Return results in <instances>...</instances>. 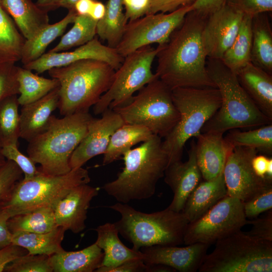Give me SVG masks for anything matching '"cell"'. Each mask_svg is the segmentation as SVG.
<instances>
[{
    "mask_svg": "<svg viewBox=\"0 0 272 272\" xmlns=\"http://www.w3.org/2000/svg\"><path fill=\"white\" fill-rule=\"evenodd\" d=\"M107 207L120 215V219L114 223L135 250L154 245L178 246L184 242L189 222L181 212L167 208L146 213L119 202Z\"/></svg>",
    "mask_w": 272,
    "mask_h": 272,
    "instance_id": "6",
    "label": "cell"
},
{
    "mask_svg": "<svg viewBox=\"0 0 272 272\" xmlns=\"http://www.w3.org/2000/svg\"><path fill=\"white\" fill-rule=\"evenodd\" d=\"M197 0H151L149 14L170 13L177 9L192 6Z\"/></svg>",
    "mask_w": 272,
    "mask_h": 272,
    "instance_id": "48",
    "label": "cell"
},
{
    "mask_svg": "<svg viewBox=\"0 0 272 272\" xmlns=\"http://www.w3.org/2000/svg\"><path fill=\"white\" fill-rule=\"evenodd\" d=\"M247 221L243 202L227 195L200 218L188 224L183 244L210 245L240 230Z\"/></svg>",
    "mask_w": 272,
    "mask_h": 272,
    "instance_id": "12",
    "label": "cell"
},
{
    "mask_svg": "<svg viewBox=\"0 0 272 272\" xmlns=\"http://www.w3.org/2000/svg\"><path fill=\"white\" fill-rule=\"evenodd\" d=\"M238 80L259 109L272 120V76L251 62L236 74Z\"/></svg>",
    "mask_w": 272,
    "mask_h": 272,
    "instance_id": "24",
    "label": "cell"
},
{
    "mask_svg": "<svg viewBox=\"0 0 272 272\" xmlns=\"http://www.w3.org/2000/svg\"><path fill=\"white\" fill-rule=\"evenodd\" d=\"M195 144L192 141L186 161L174 162L165 171V182L173 193V199L167 208L176 212H181L188 196L202 179L196 162Z\"/></svg>",
    "mask_w": 272,
    "mask_h": 272,
    "instance_id": "20",
    "label": "cell"
},
{
    "mask_svg": "<svg viewBox=\"0 0 272 272\" xmlns=\"http://www.w3.org/2000/svg\"><path fill=\"white\" fill-rule=\"evenodd\" d=\"M61 0H37L36 4L46 11L59 7Z\"/></svg>",
    "mask_w": 272,
    "mask_h": 272,
    "instance_id": "56",
    "label": "cell"
},
{
    "mask_svg": "<svg viewBox=\"0 0 272 272\" xmlns=\"http://www.w3.org/2000/svg\"><path fill=\"white\" fill-rule=\"evenodd\" d=\"M207 70L219 91L221 104L201 132L224 133L233 129L257 128L272 123L240 84L236 75L220 59L207 58Z\"/></svg>",
    "mask_w": 272,
    "mask_h": 272,
    "instance_id": "3",
    "label": "cell"
},
{
    "mask_svg": "<svg viewBox=\"0 0 272 272\" xmlns=\"http://www.w3.org/2000/svg\"><path fill=\"white\" fill-rule=\"evenodd\" d=\"M209 246L195 243L184 247L154 245L143 247L140 250L147 265L163 264L176 271L196 272L201 266Z\"/></svg>",
    "mask_w": 272,
    "mask_h": 272,
    "instance_id": "18",
    "label": "cell"
},
{
    "mask_svg": "<svg viewBox=\"0 0 272 272\" xmlns=\"http://www.w3.org/2000/svg\"><path fill=\"white\" fill-rule=\"evenodd\" d=\"M2 152L6 160L15 162L22 171L24 179L32 178L38 173L39 170L36 163L29 156L22 153L16 145H9L2 148Z\"/></svg>",
    "mask_w": 272,
    "mask_h": 272,
    "instance_id": "44",
    "label": "cell"
},
{
    "mask_svg": "<svg viewBox=\"0 0 272 272\" xmlns=\"http://www.w3.org/2000/svg\"><path fill=\"white\" fill-rule=\"evenodd\" d=\"M115 70L107 63L85 59L48 71L59 82L58 109L62 116L89 112L110 87Z\"/></svg>",
    "mask_w": 272,
    "mask_h": 272,
    "instance_id": "5",
    "label": "cell"
},
{
    "mask_svg": "<svg viewBox=\"0 0 272 272\" xmlns=\"http://www.w3.org/2000/svg\"><path fill=\"white\" fill-rule=\"evenodd\" d=\"M96 0H79L74 6V9L78 15L89 16Z\"/></svg>",
    "mask_w": 272,
    "mask_h": 272,
    "instance_id": "54",
    "label": "cell"
},
{
    "mask_svg": "<svg viewBox=\"0 0 272 272\" xmlns=\"http://www.w3.org/2000/svg\"><path fill=\"white\" fill-rule=\"evenodd\" d=\"M267 13L252 18L251 62L272 74V29Z\"/></svg>",
    "mask_w": 272,
    "mask_h": 272,
    "instance_id": "28",
    "label": "cell"
},
{
    "mask_svg": "<svg viewBox=\"0 0 272 272\" xmlns=\"http://www.w3.org/2000/svg\"><path fill=\"white\" fill-rule=\"evenodd\" d=\"M18 69L15 63L0 62V102L7 97L19 94Z\"/></svg>",
    "mask_w": 272,
    "mask_h": 272,
    "instance_id": "43",
    "label": "cell"
},
{
    "mask_svg": "<svg viewBox=\"0 0 272 272\" xmlns=\"http://www.w3.org/2000/svg\"><path fill=\"white\" fill-rule=\"evenodd\" d=\"M199 272H271L272 242L239 230L216 242Z\"/></svg>",
    "mask_w": 272,
    "mask_h": 272,
    "instance_id": "8",
    "label": "cell"
},
{
    "mask_svg": "<svg viewBox=\"0 0 272 272\" xmlns=\"http://www.w3.org/2000/svg\"><path fill=\"white\" fill-rule=\"evenodd\" d=\"M5 272H53L50 256L27 253L8 264Z\"/></svg>",
    "mask_w": 272,
    "mask_h": 272,
    "instance_id": "40",
    "label": "cell"
},
{
    "mask_svg": "<svg viewBox=\"0 0 272 272\" xmlns=\"http://www.w3.org/2000/svg\"><path fill=\"white\" fill-rule=\"evenodd\" d=\"M207 17L189 11L168 41L159 45L156 75L171 90L215 87L206 66L201 35Z\"/></svg>",
    "mask_w": 272,
    "mask_h": 272,
    "instance_id": "1",
    "label": "cell"
},
{
    "mask_svg": "<svg viewBox=\"0 0 272 272\" xmlns=\"http://www.w3.org/2000/svg\"><path fill=\"white\" fill-rule=\"evenodd\" d=\"M243 16L226 4L207 17L201 39L207 58L221 59L233 42Z\"/></svg>",
    "mask_w": 272,
    "mask_h": 272,
    "instance_id": "15",
    "label": "cell"
},
{
    "mask_svg": "<svg viewBox=\"0 0 272 272\" xmlns=\"http://www.w3.org/2000/svg\"><path fill=\"white\" fill-rule=\"evenodd\" d=\"M90 182L89 172L82 167L59 175H48L39 170L32 178H22L17 182L8 198L1 205L10 218L43 208L54 210L73 188Z\"/></svg>",
    "mask_w": 272,
    "mask_h": 272,
    "instance_id": "9",
    "label": "cell"
},
{
    "mask_svg": "<svg viewBox=\"0 0 272 272\" xmlns=\"http://www.w3.org/2000/svg\"><path fill=\"white\" fill-rule=\"evenodd\" d=\"M73 23L72 28L48 52L65 51L84 45L95 37L97 21L87 16L77 15Z\"/></svg>",
    "mask_w": 272,
    "mask_h": 272,
    "instance_id": "39",
    "label": "cell"
},
{
    "mask_svg": "<svg viewBox=\"0 0 272 272\" xmlns=\"http://www.w3.org/2000/svg\"><path fill=\"white\" fill-rule=\"evenodd\" d=\"M226 4L244 15L252 17L272 11V0H227Z\"/></svg>",
    "mask_w": 272,
    "mask_h": 272,
    "instance_id": "45",
    "label": "cell"
},
{
    "mask_svg": "<svg viewBox=\"0 0 272 272\" xmlns=\"http://www.w3.org/2000/svg\"><path fill=\"white\" fill-rule=\"evenodd\" d=\"M247 224L252 225L251 230L247 232L255 238L272 242V210L261 218L247 220Z\"/></svg>",
    "mask_w": 272,
    "mask_h": 272,
    "instance_id": "46",
    "label": "cell"
},
{
    "mask_svg": "<svg viewBox=\"0 0 272 272\" xmlns=\"http://www.w3.org/2000/svg\"><path fill=\"white\" fill-rule=\"evenodd\" d=\"M113 110L124 123L144 126L161 138L172 130L180 118L172 90L158 78L141 89L128 104Z\"/></svg>",
    "mask_w": 272,
    "mask_h": 272,
    "instance_id": "10",
    "label": "cell"
},
{
    "mask_svg": "<svg viewBox=\"0 0 272 272\" xmlns=\"http://www.w3.org/2000/svg\"><path fill=\"white\" fill-rule=\"evenodd\" d=\"M95 231L97 233L95 243L104 253L102 264L96 272H106L131 259L143 258L144 254L141 250L129 248L121 241L114 223H106L100 225Z\"/></svg>",
    "mask_w": 272,
    "mask_h": 272,
    "instance_id": "23",
    "label": "cell"
},
{
    "mask_svg": "<svg viewBox=\"0 0 272 272\" xmlns=\"http://www.w3.org/2000/svg\"><path fill=\"white\" fill-rule=\"evenodd\" d=\"M23 172L13 161L7 160L0 166V205L9 197L15 184L22 179Z\"/></svg>",
    "mask_w": 272,
    "mask_h": 272,
    "instance_id": "42",
    "label": "cell"
},
{
    "mask_svg": "<svg viewBox=\"0 0 272 272\" xmlns=\"http://www.w3.org/2000/svg\"><path fill=\"white\" fill-rule=\"evenodd\" d=\"M243 207L246 218L250 219H255L260 214L271 210L272 184L243 202Z\"/></svg>",
    "mask_w": 272,
    "mask_h": 272,
    "instance_id": "41",
    "label": "cell"
},
{
    "mask_svg": "<svg viewBox=\"0 0 272 272\" xmlns=\"http://www.w3.org/2000/svg\"><path fill=\"white\" fill-rule=\"evenodd\" d=\"M6 159L2 152V148H0V166L3 165L6 161Z\"/></svg>",
    "mask_w": 272,
    "mask_h": 272,
    "instance_id": "58",
    "label": "cell"
},
{
    "mask_svg": "<svg viewBox=\"0 0 272 272\" xmlns=\"http://www.w3.org/2000/svg\"><path fill=\"white\" fill-rule=\"evenodd\" d=\"M172 97L180 118L162 142L168 165L181 160L187 141L201 133L221 104L219 91L215 87L177 88L172 90Z\"/></svg>",
    "mask_w": 272,
    "mask_h": 272,
    "instance_id": "7",
    "label": "cell"
},
{
    "mask_svg": "<svg viewBox=\"0 0 272 272\" xmlns=\"http://www.w3.org/2000/svg\"><path fill=\"white\" fill-rule=\"evenodd\" d=\"M17 81L19 95L18 101L21 106L42 98L59 86L56 79L45 78L34 74L31 70L19 66Z\"/></svg>",
    "mask_w": 272,
    "mask_h": 272,
    "instance_id": "34",
    "label": "cell"
},
{
    "mask_svg": "<svg viewBox=\"0 0 272 272\" xmlns=\"http://www.w3.org/2000/svg\"><path fill=\"white\" fill-rule=\"evenodd\" d=\"M255 173L259 177L272 181V158L264 155H256L251 161Z\"/></svg>",
    "mask_w": 272,
    "mask_h": 272,
    "instance_id": "49",
    "label": "cell"
},
{
    "mask_svg": "<svg viewBox=\"0 0 272 272\" xmlns=\"http://www.w3.org/2000/svg\"><path fill=\"white\" fill-rule=\"evenodd\" d=\"M121 2L128 22L148 14L151 0H121Z\"/></svg>",
    "mask_w": 272,
    "mask_h": 272,
    "instance_id": "47",
    "label": "cell"
},
{
    "mask_svg": "<svg viewBox=\"0 0 272 272\" xmlns=\"http://www.w3.org/2000/svg\"><path fill=\"white\" fill-rule=\"evenodd\" d=\"M77 15L74 9L69 10L67 14L61 20L52 24H48L32 37L26 39L20 60L23 65L42 56L47 46L64 33L69 25L73 23Z\"/></svg>",
    "mask_w": 272,
    "mask_h": 272,
    "instance_id": "29",
    "label": "cell"
},
{
    "mask_svg": "<svg viewBox=\"0 0 272 272\" xmlns=\"http://www.w3.org/2000/svg\"><path fill=\"white\" fill-rule=\"evenodd\" d=\"M226 1L197 0L192 6V10L204 16L208 17L226 5Z\"/></svg>",
    "mask_w": 272,
    "mask_h": 272,
    "instance_id": "52",
    "label": "cell"
},
{
    "mask_svg": "<svg viewBox=\"0 0 272 272\" xmlns=\"http://www.w3.org/2000/svg\"><path fill=\"white\" fill-rule=\"evenodd\" d=\"M105 10V5L100 1L96 0L89 17L98 22L104 17Z\"/></svg>",
    "mask_w": 272,
    "mask_h": 272,
    "instance_id": "55",
    "label": "cell"
},
{
    "mask_svg": "<svg viewBox=\"0 0 272 272\" xmlns=\"http://www.w3.org/2000/svg\"><path fill=\"white\" fill-rule=\"evenodd\" d=\"M10 216L0 205V249L12 243L13 234L8 226Z\"/></svg>",
    "mask_w": 272,
    "mask_h": 272,
    "instance_id": "53",
    "label": "cell"
},
{
    "mask_svg": "<svg viewBox=\"0 0 272 272\" xmlns=\"http://www.w3.org/2000/svg\"><path fill=\"white\" fill-rule=\"evenodd\" d=\"M20 104L18 95L7 97L0 102V148L19 146L20 138Z\"/></svg>",
    "mask_w": 272,
    "mask_h": 272,
    "instance_id": "37",
    "label": "cell"
},
{
    "mask_svg": "<svg viewBox=\"0 0 272 272\" xmlns=\"http://www.w3.org/2000/svg\"><path fill=\"white\" fill-rule=\"evenodd\" d=\"M105 13L97 22L96 34L107 45L115 48L120 41L127 21L123 11L121 0H108Z\"/></svg>",
    "mask_w": 272,
    "mask_h": 272,
    "instance_id": "33",
    "label": "cell"
},
{
    "mask_svg": "<svg viewBox=\"0 0 272 272\" xmlns=\"http://www.w3.org/2000/svg\"><path fill=\"white\" fill-rule=\"evenodd\" d=\"M99 187L88 184L79 185L73 188L54 209L57 226L77 234L86 228L85 221L91 201L99 191Z\"/></svg>",
    "mask_w": 272,
    "mask_h": 272,
    "instance_id": "19",
    "label": "cell"
},
{
    "mask_svg": "<svg viewBox=\"0 0 272 272\" xmlns=\"http://www.w3.org/2000/svg\"><path fill=\"white\" fill-rule=\"evenodd\" d=\"M224 138L233 148H251L265 155L272 154V123L244 131L233 129Z\"/></svg>",
    "mask_w": 272,
    "mask_h": 272,
    "instance_id": "38",
    "label": "cell"
},
{
    "mask_svg": "<svg viewBox=\"0 0 272 272\" xmlns=\"http://www.w3.org/2000/svg\"><path fill=\"white\" fill-rule=\"evenodd\" d=\"M257 152L253 148L237 147L229 153L223 169L228 195L245 202L272 184L258 177L252 168L251 161Z\"/></svg>",
    "mask_w": 272,
    "mask_h": 272,
    "instance_id": "14",
    "label": "cell"
},
{
    "mask_svg": "<svg viewBox=\"0 0 272 272\" xmlns=\"http://www.w3.org/2000/svg\"><path fill=\"white\" fill-rule=\"evenodd\" d=\"M124 123L116 111L107 109L100 118H93L89 123L87 134L73 153L70 160L71 168L82 167L87 161L104 154L113 132Z\"/></svg>",
    "mask_w": 272,
    "mask_h": 272,
    "instance_id": "17",
    "label": "cell"
},
{
    "mask_svg": "<svg viewBox=\"0 0 272 272\" xmlns=\"http://www.w3.org/2000/svg\"><path fill=\"white\" fill-rule=\"evenodd\" d=\"M8 226L12 234L21 232L45 233L58 227L55 221L54 210L50 208L16 215L9 219Z\"/></svg>",
    "mask_w": 272,
    "mask_h": 272,
    "instance_id": "36",
    "label": "cell"
},
{
    "mask_svg": "<svg viewBox=\"0 0 272 272\" xmlns=\"http://www.w3.org/2000/svg\"><path fill=\"white\" fill-rule=\"evenodd\" d=\"M25 40L0 0V62L20 60Z\"/></svg>",
    "mask_w": 272,
    "mask_h": 272,
    "instance_id": "35",
    "label": "cell"
},
{
    "mask_svg": "<svg viewBox=\"0 0 272 272\" xmlns=\"http://www.w3.org/2000/svg\"><path fill=\"white\" fill-rule=\"evenodd\" d=\"M79 0H61L59 7L67 9L69 10L74 8V5Z\"/></svg>",
    "mask_w": 272,
    "mask_h": 272,
    "instance_id": "57",
    "label": "cell"
},
{
    "mask_svg": "<svg viewBox=\"0 0 272 272\" xmlns=\"http://www.w3.org/2000/svg\"><path fill=\"white\" fill-rule=\"evenodd\" d=\"M227 195L223 171L216 178L200 181L188 196L181 212L194 221Z\"/></svg>",
    "mask_w": 272,
    "mask_h": 272,
    "instance_id": "25",
    "label": "cell"
},
{
    "mask_svg": "<svg viewBox=\"0 0 272 272\" xmlns=\"http://www.w3.org/2000/svg\"><path fill=\"white\" fill-rule=\"evenodd\" d=\"M220 132H201L195 138V156L204 180L217 177L223 171L227 156L233 148Z\"/></svg>",
    "mask_w": 272,
    "mask_h": 272,
    "instance_id": "21",
    "label": "cell"
},
{
    "mask_svg": "<svg viewBox=\"0 0 272 272\" xmlns=\"http://www.w3.org/2000/svg\"><path fill=\"white\" fill-rule=\"evenodd\" d=\"M93 117L89 112L76 113L58 118L52 115L46 128L28 142L27 152L43 173L65 174L72 170L71 157L87 133Z\"/></svg>",
    "mask_w": 272,
    "mask_h": 272,
    "instance_id": "4",
    "label": "cell"
},
{
    "mask_svg": "<svg viewBox=\"0 0 272 272\" xmlns=\"http://www.w3.org/2000/svg\"><path fill=\"white\" fill-rule=\"evenodd\" d=\"M106 272H150V266L144 262L143 258H137L127 260Z\"/></svg>",
    "mask_w": 272,
    "mask_h": 272,
    "instance_id": "51",
    "label": "cell"
},
{
    "mask_svg": "<svg viewBox=\"0 0 272 272\" xmlns=\"http://www.w3.org/2000/svg\"><path fill=\"white\" fill-rule=\"evenodd\" d=\"M192 10V6L185 7L170 13L148 14L128 21L116 50L124 57L146 46L165 44Z\"/></svg>",
    "mask_w": 272,
    "mask_h": 272,
    "instance_id": "13",
    "label": "cell"
},
{
    "mask_svg": "<svg viewBox=\"0 0 272 272\" xmlns=\"http://www.w3.org/2000/svg\"><path fill=\"white\" fill-rule=\"evenodd\" d=\"M25 39L32 37L49 24L48 12L39 8L32 0H1Z\"/></svg>",
    "mask_w": 272,
    "mask_h": 272,
    "instance_id": "26",
    "label": "cell"
},
{
    "mask_svg": "<svg viewBox=\"0 0 272 272\" xmlns=\"http://www.w3.org/2000/svg\"><path fill=\"white\" fill-rule=\"evenodd\" d=\"M123 59L124 57L118 54L115 48L103 44L97 38L95 37L71 51L44 53L37 59L23 65V67L34 71L39 74L78 61L95 59L107 63L116 71L120 66Z\"/></svg>",
    "mask_w": 272,
    "mask_h": 272,
    "instance_id": "16",
    "label": "cell"
},
{
    "mask_svg": "<svg viewBox=\"0 0 272 272\" xmlns=\"http://www.w3.org/2000/svg\"><path fill=\"white\" fill-rule=\"evenodd\" d=\"M59 86L42 98L22 106L21 138L29 142L46 128L52 112L58 108Z\"/></svg>",
    "mask_w": 272,
    "mask_h": 272,
    "instance_id": "22",
    "label": "cell"
},
{
    "mask_svg": "<svg viewBox=\"0 0 272 272\" xmlns=\"http://www.w3.org/2000/svg\"><path fill=\"white\" fill-rule=\"evenodd\" d=\"M103 257V251L95 242L79 251L63 249L51 255L50 261L53 272H93L101 266Z\"/></svg>",
    "mask_w": 272,
    "mask_h": 272,
    "instance_id": "27",
    "label": "cell"
},
{
    "mask_svg": "<svg viewBox=\"0 0 272 272\" xmlns=\"http://www.w3.org/2000/svg\"><path fill=\"white\" fill-rule=\"evenodd\" d=\"M65 231L58 226L45 233H16L13 234L12 243L25 248L29 254L50 256L63 250L61 243Z\"/></svg>",
    "mask_w": 272,
    "mask_h": 272,
    "instance_id": "31",
    "label": "cell"
},
{
    "mask_svg": "<svg viewBox=\"0 0 272 272\" xmlns=\"http://www.w3.org/2000/svg\"><path fill=\"white\" fill-rule=\"evenodd\" d=\"M153 134L144 126L124 123L111 135L103 154V164L107 165L119 159L133 146L147 141Z\"/></svg>",
    "mask_w": 272,
    "mask_h": 272,
    "instance_id": "30",
    "label": "cell"
},
{
    "mask_svg": "<svg viewBox=\"0 0 272 272\" xmlns=\"http://www.w3.org/2000/svg\"><path fill=\"white\" fill-rule=\"evenodd\" d=\"M159 49V45L157 48L148 45L124 57L115 71L110 87L93 106L94 113L102 114L107 109L128 104L136 91L158 79L152 71V66Z\"/></svg>",
    "mask_w": 272,
    "mask_h": 272,
    "instance_id": "11",
    "label": "cell"
},
{
    "mask_svg": "<svg viewBox=\"0 0 272 272\" xmlns=\"http://www.w3.org/2000/svg\"><path fill=\"white\" fill-rule=\"evenodd\" d=\"M28 251L25 248L11 243L0 249V272L4 271L6 266Z\"/></svg>",
    "mask_w": 272,
    "mask_h": 272,
    "instance_id": "50",
    "label": "cell"
},
{
    "mask_svg": "<svg viewBox=\"0 0 272 272\" xmlns=\"http://www.w3.org/2000/svg\"><path fill=\"white\" fill-rule=\"evenodd\" d=\"M252 18L250 16L244 15L233 42L221 59L235 74L251 62Z\"/></svg>",
    "mask_w": 272,
    "mask_h": 272,
    "instance_id": "32",
    "label": "cell"
},
{
    "mask_svg": "<svg viewBox=\"0 0 272 272\" xmlns=\"http://www.w3.org/2000/svg\"><path fill=\"white\" fill-rule=\"evenodd\" d=\"M161 139L153 134L140 146L126 152L123 155L122 170L115 180L102 186L104 191L123 203L151 197L168 165Z\"/></svg>",
    "mask_w": 272,
    "mask_h": 272,
    "instance_id": "2",
    "label": "cell"
}]
</instances>
